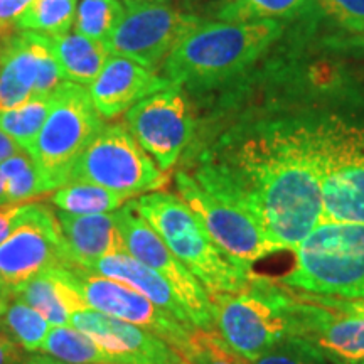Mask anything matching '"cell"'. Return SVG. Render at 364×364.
<instances>
[{
  "mask_svg": "<svg viewBox=\"0 0 364 364\" xmlns=\"http://www.w3.org/2000/svg\"><path fill=\"white\" fill-rule=\"evenodd\" d=\"M39 353L65 364L115 363L90 336L71 326H53Z\"/></svg>",
  "mask_w": 364,
  "mask_h": 364,
  "instance_id": "cb8c5ba5",
  "label": "cell"
},
{
  "mask_svg": "<svg viewBox=\"0 0 364 364\" xmlns=\"http://www.w3.org/2000/svg\"><path fill=\"white\" fill-rule=\"evenodd\" d=\"M51 327L53 326L38 311H34L22 300L12 297L11 294L2 299L0 332L7 334L22 351H41Z\"/></svg>",
  "mask_w": 364,
  "mask_h": 364,
  "instance_id": "603a6c76",
  "label": "cell"
},
{
  "mask_svg": "<svg viewBox=\"0 0 364 364\" xmlns=\"http://www.w3.org/2000/svg\"><path fill=\"white\" fill-rule=\"evenodd\" d=\"M349 46H354V48H359L364 51V33L351 36V38H349Z\"/></svg>",
  "mask_w": 364,
  "mask_h": 364,
  "instance_id": "60d3db41",
  "label": "cell"
},
{
  "mask_svg": "<svg viewBox=\"0 0 364 364\" xmlns=\"http://www.w3.org/2000/svg\"><path fill=\"white\" fill-rule=\"evenodd\" d=\"M21 206L22 204H7V206H0V243H2L12 231V228L17 221V216H19L21 213Z\"/></svg>",
  "mask_w": 364,
  "mask_h": 364,
  "instance_id": "d590c367",
  "label": "cell"
},
{
  "mask_svg": "<svg viewBox=\"0 0 364 364\" xmlns=\"http://www.w3.org/2000/svg\"><path fill=\"white\" fill-rule=\"evenodd\" d=\"M129 201L124 194L91 184V182H70L54 189L51 203L59 211L71 215H103L117 211Z\"/></svg>",
  "mask_w": 364,
  "mask_h": 364,
  "instance_id": "d4e9b609",
  "label": "cell"
},
{
  "mask_svg": "<svg viewBox=\"0 0 364 364\" xmlns=\"http://www.w3.org/2000/svg\"><path fill=\"white\" fill-rule=\"evenodd\" d=\"M290 292V338L300 339L332 364H356L364 359V316L339 311L312 300L307 294Z\"/></svg>",
  "mask_w": 364,
  "mask_h": 364,
  "instance_id": "9a60e30c",
  "label": "cell"
},
{
  "mask_svg": "<svg viewBox=\"0 0 364 364\" xmlns=\"http://www.w3.org/2000/svg\"><path fill=\"white\" fill-rule=\"evenodd\" d=\"M71 265L56 215L44 204H22L16 225L0 243V279L9 289L56 267Z\"/></svg>",
  "mask_w": 364,
  "mask_h": 364,
  "instance_id": "7c38bea8",
  "label": "cell"
},
{
  "mask_svg": "<svg viewBox=\"0 0 364 364\" xmlns=\"http://www.w3.org/2000/svg\"><path fill=\"white\" fill-rule=\"evenodd\" d=\"M34 0H0V44L16 34V21Z\"/></svg>",
  "mask_w": 364,
  "mask_h": 364,
  "instance_id": "836d02e7",
  "label": "cell"
},
{
  "mask_svg": "<svg viewBox=\"0 0 364 364\" xmlns=\"http://www.w3.org/2000/svg\"><path fill=\"white\" fill-rule=\"evenodd\" d=\"M309 0H228L218 12L226 22H252L292 17Z\"/></svg>",
  "mask_w": 364,
  "mask_h": 364,
  "instance_id": "f546056e",
  "label": "cell"
},
{
  "mask_svg": "<svg viewBox=\"0 0 364 364\" xmlns=\"http://www.w3.org/2000/svg\"><path fill=\"white\" fill-rule=\"evenodd\" d=\"M70 182H91L127 198L161 189L166 174L159 169L125 124L105 125L76 159L66 176Z\"/></svg>",
  "mask_w": 364,
  "mask_h": 364,
  "instance_id": "ba28073f",
  "label": "cell"
},
{
  "mask_svg": "<svg viewBox=\"0 0 364 364\" xmlns=\"http://www.w3.org/2000/svg\"><path fill=\"white\" fill-rule=\"evenodd\" d=\"M21 150H24V149H21V145L17 144L12 136H9L6 132L0 129V164H2L4 161H7L9 157L19 154Z\"/></svg>",
  "mask_w": 364,
  "mask_h": 364,
  "instance_id": "74e56055",
  "label": "cell"
},
{
  "mask_svg": "<svg viewBox=\"0 0 364 364\" xmlns=\"http://www.w3.org/2000/svg\"><path fill=\"white\" fill-rule=\"evenodd\" d=\"M132 2H164V4H167L169 0H124V4H132Z\"/></svg>",
  "mask_w": 364,
  "mask_h": 364,
  "instance_id": "7bdbcfd3",
  "label": "cell"
},
{
  "mask_svg": "<svg viewBox=\"0 0 364 364\" xmlns=\"http://www.w3.org/2000/svg\"><path fill=\"white\" fill-rule=\"evenodd\" d=\"M331 19L353 36L364 33V0H317Z\"/></svg>",
  "mask_w": 364,
  "mask_h": 364,
  "instance_id": "d6a6232c",
  "label": "cell"
},
{
  "mask_svg": "<svg viewBox=\"0 0 364 364\" xmlns=\"http://www.w3.org/2000/svg\"><path fill=\"white\" fill-rule=\"evenodd\" d=\"M282 33L275 19L201 22L172 49L162 76L179 88H213L253 65Z\"/></svg>",
  "mask_w": 364,
  "mask_h": 364,
  "instance_id": "7a4b0ae2",
  "label": "cell"
},
{
  "mask_svg": "<svg viewBox=\"0 0 364 364\" xmlns=\"http://www.w3.org/2000/svg\"><path fill=\"white\" fill-rule=\"evenodd\" d=\"M54 215L61 228L71 265L88 268L100 258L127 252L115 213L71 215L58 209Z\"/></svg>",
  "mask_w": 364,
  "mask_h": 364,
  "instance_id": "ac0fdd59",
  "label": "cell"
},
{
  "mask_svg": "<svg viewBox=\"0 0 364 364\" xmlns=\"http://www.w3.org/2000/svg\"><path fill=\"white\" fill-rule=\"evenodd\" d=\"M201 22L164 2L125 4L120 21L105 44L110 54L157 71L177 43Z\"/></svg>",
  "mask_w": 364,
  "mask_h": 364,
  "instance_id": "30bf717a",
  "label": "cell"
},
{
  "mask_svg": "<svg viewBox=\"0 0 364 364\" xmlns=\"http://www.w3.org/2000/svg\"><path fill=\"white\" fill-rule=\"evenodd\" d=\"M7 184L6 177H4L2 171H0V206H7Z\"/></svg>",
  "mask_w": 364,
  "mask_h": 364,
  "instance_id": "ab89813d",
  "label": "cell"
},
{
  "mask_svg": "<svg viewBox=\"0 0 364 364\" xmlns=\"http://www.w3.org/2000/svg\"><path fill=\"white\" fill-rule=\"evenodd\" d=\"M132 206L209 295L241 292L253 282L252 270L238 265L218 247L179 194L152 191L135 198Z\"/></svg>",
  "mask_w": 364,
  "mask_h": 364,
  "instance_id": "3957f363",
  "label": "cell"
},
{
  "mask_svg": "<svg viewBox=\"0 0 364 364\" xmlns=\"http://www.w3.org/2000/svg\"><path fill=\"white\" fill-rule=\"evenodd\" d=\"M115 218L127 253L157 272L174 289L196 329L215 331L213 304L206 289L182 265L156 230L135 211L132 201L118 208Z\"/></svg>",
  "mask_w": 364,
  "mask_h": 364,
  "instance_id": "4fadbf2b",
  "label": "cell"
},
{
  "mask_svg": "<svg viewBox=\"0 0 364 364\" xmlns=\"http://www.w3.org/2000/svg\"><path fill=\"white\" fill-rule=\"evenodd\" d=\"M61 273L93 311L142 327L169 343L177 353L188 344L193 327L184 326L132 287L91 273L78 265L61 267Z\"/></svg>",
  "mask_w": 364,
  "mask_h": 364,
  "instance_id": "8fae6325",
  "label": "cell"
},
{
  "mask_svg": "<svg viewBox=\"0 0 364 364\" xmlns=\"http://www.w3.org/2000/svg\"><path fill=\"white\" fill-rule=\"evenodd\" d=\"M169 364H188L186 361H179V363H169Z\"/></svg>",
  "mask_w": 364,
  "mask_h": 364,
  "instance_id": "ee69618b",
  "label": "cell"
},
{
  "mask_svg": "<svg viewBox=\"0 0 364 364\" xmlns=\"http://www.w3.org/2000/svg\"><path fill=\"white\" fill-rule=\"evenodd\" d=\"M245 208L282 252H294L321 223L322 196L312 129L270 124L235 135L193 176Z\"/></svg>",
  "mask_w": 364,
  "mask_h": 364,
  "instance_id": "6da1fadb",
  "label": "cell"
},
{
  "mask_svg": "<svg viewBox=\"0 0 364 364\" xmlns=\"http://www.w3.org/2000/svg\"><path fill=\"white\" fill-rule=\"evenodd\" d=\"M124 9L120 0H81L73 27L86 38L107 43Z\"/></svg>",
  "mask_w": 364,
  "mask_h": 364,
  "instance_id": "f1b7e54d",
  "label": "cell"
},
{
  "mask_svg": "<svg viewBox=\"0 0 364 364\" xmlns=\"http://www.w3.org/2000/svg\"><path fill=\"white\" fill-rule=\"evenodd\" d=\"M4 299H6V297H4ZM0 307H2V299H0Z\"/></svg>",
  "mask_w": 364,
  "mask_h": 364,
  "instance_id": "bcb514c9",
  "label": "cell"
},
{
  "mask_svg": "<svg viewBox=\"0 0 364 364\" xmlns=\"http://www.w3.org/2000/svg\"><path fill=\"white\" fill-rule=\"evenodd\" d=\"M250 364H332L312 346L295 338H287Z\"/></svg>",
  "mask_w": 364,
  "mask_h": 364,
  "instance_id": "1f68e13d",
  "label": "cell"
},
{
  "mask_svg": "<svg viewBox=\"0 0 364 364\" xmlns=\"http://www.w3.org/2000/svg\"><path fill=\"white\" fill-rule=\"evenodd\" d=\"M312 129L321 223H364V129L334 120Z\"/></svg>",
  "mask_w": 364,
  "mask_h": 364,
  "instance_id": "8992f818",
  "label": "cell"
},
{
  "mask_svg": "<svg viewBox=\"0 0 364 364\" xmlns=\"http://www.w3.org/2000/svg\"><path fill=\"white\" fill-rule=\"evenodd\" d=\"M85 270L107 277V279L122 282V284L132 287L136 292L142 294L144 297L152 300V302L161 307L162 311L174 316L177 321L182 322V324L196 329L193 322H191L188 311L182 306V302L179 297H177L174 289H172L157 272H154L152 268L144 265L142 262L135 260V258L127 252L113 253L108 255V257L100 258L98 262L91 263V265L88 268H85Z\"/></svg>",
  "mask_w": 364,
  "mask_h": 364,
  "instance_id": "ffe728a7",
  "label": "cell"
},
{
  "mask_svg": "<svg viewBox=\"0 0 364 364\" xmlns=\"http://www.w3.org/2000/svg\"><path fill=\"white\" fill-rule=\"evenodd\" d=\"M70 326L75 327L103 348L120 364H169L184 358L166 341L142 327L120 318L86 309L71 314Z\"/></svg>",
  "mask_w": 364,
  "mask_h": 364,
  "instance_id": "2e32d148",
  "label": "cell"
},
{
  "mask_svg": "<svg viewBox=\"0 0 364 364\" xmlns=\"http://www.w3.org/2000/svg\"><path fill=\"white\" fill-rule=\"evenodd\" d=\"M44 34L16 33L0 49V110L19 107L34 97Z\"/></svg>",
  "mask_w": 364,
  "mask_h": 364,
  "instance_id": "d6986e66",
  "label": "cell"
},
{
  "mask_svg": "<svg viewBox=\"0 0 364 364\" xmlns=\"http://www.w3.org/2000/svg\"><path fill=\"white\" fill-rule=\"evenodd\" d=\"M0 171L6 177L9 204L26 203L44 193H51V186L26 150L0 164Z\"/></svg>",
  "mask_w": 364,
  "mask_h": 364,
  "instance_id": "4316f807",
  "label": "cell"
},
{
  "mask_svg": "<svg viewBox=\"0 0 364 364\" xmlns=\"http://www.w3.org/2000/svg\"><path fill=\"white\" fill-rule=\"evenodd\" d=\"M312 300L318 304H324L327 307L339 309V311L354 312L364 316V299H338V297H324V295H312L307 294Z\"/></svg>",
  "mask_w": 364,
  "mask_h": 364,
  "instance_id": "e575fe53",
  "label": "cell"
},
{
  "mask_svg": "<svg viewBox=\"0 0 364 364\" xmlns=\"http://www.w3.org/2000/svg\"><path fill=\"white\" fill-rule=\"evenodd\" d=\"M49 107L51 97H33L19 107L0 110V129L29 152L48 118Z\"/></svg>",
  "mask_w": 364,
  "mask_h": 364,
  "instance_id": "83f0119b",
  "label": "cell"
},
{
  "mask_svg": "<svg viewBox=\"0 0 364 364\" xmlns=\"http://www.w3.org/2000/svg\"><path fill=\"white\" fill-rule=\"evenodd\" d=\"M176 189L218 247L238 265L252 270L253 263L282 252L247 209L203 188L191 174L177 172Z\"/></svg>",
  "mask_w": 364,
  "mask_h": 364,
  "instance_id": "9c48e42d",
  "label": "cell"
},
{
  "mask_svg": "<svg viewBox=\"0 0 364 364\" xmlns=\"http://www.w3.org/2000/svg\"><path fill=\"white\" fill-rule=\"evenodd\" d=\"M356 364H364V359H363V361H359V363H356Z\"/></svg>",
  "mask_w": 364,
  "mask_h": 364,
  "instance_id": "7dc6e473",
  "label": "cell"
},
{
  "mask_svg": "<svg viewBox=\"0 0 364 364\" xmlns=\"http://www.w3.org/2000/svg\"><path fill=\"white\" fill-rule=\"evenodd\" d=\"M22 349L7 334L0 332V364H19Z\"/></svg>",
  "mask_w": 364,
  "mask_h": 364,
  "instance_id": "8d00e7d4",
  "label": "cell"
},
{
  "mask_svg": "<svg viewBox=\"0 0 364 364\" xmlns=\"http://www.w3.org/2000/svg\"><path fill=\"white\" fill-rule=\"evenodd\" d=\"M215 331L231 351L252 363L290 338V292L253 279L236 294L209 295Z\"/></svg>",
  "mask_w": 364,
  "mask_h": 364,
  "instance_id": "5b68a950",
  "label": "cell"
},
{
  "mask_svg": "<svg viewBox=\"0 0 364 364\" xmlns=\"http://www.w3.org/2000/svg\"><path fill=\"white\" fill-rule=\"evenodd\" d=\"M9 294H11V289H9V287L6 285V282L0 279V299L7 297Z\"/></svg>",
  "mask_w": 364,
  "mask_h": 364,
  "instance_id": "b9f144b4",
  "label": "cell"
},
{
  "mask_svg": "<svg viewBox=\"0 0 364 364\" xmlns=\"http://www.w3.org/2000/svg\"><path fill=\"white\" fill-rule=\"evenodd\" d=\"M46 41L56 59L61 80L70 83L90 86L98 78L105 63L110 58L107 44L86 38L76 31L46 36Z\"/></svg>",
  "mask_w": 364,
  "mask_h": 364,
  "instance_id": "7402d4cb",
  "label": "cell"
},
{
  "mask_svg": "<svg viewBox=\"0 0 364 364\" xmlns=\"http://www.w3.org/2000/svg\"><path fill=\"white\" fill-rule=\"evenodd\" d=\"M0 49H2V44H0Z\"/></svg>",
  "mask_w": 364,
  "mask_h": 364,
  "instance_id": "c3c4849f",
  "label": "cell"
},
{
  "mask_svg": "<svg viewBox=\"0 0 364 364\" xmlns=\"http://www.w3.org/2000/svg\"><path fill=\"white\" fill-rule=\"evenodd\" d=\"M19 364H65V363H59L56 359L46 356V354H39V356L22 358Z\"/></svg>",
  "mask_w": 364,
  "mask_h": 364,
  "instance_id": "f35d334b",
  "label": "cell"
},
{
  "mask_svg": "<svg viewBox=\"0 0 364 364\" xmlns=\"http://www.w3.org/2000/svg\"><path fill=\"white\" fill-rule=\"evenodd\" d=\"M12 297L38 311L51 326H70L71 314L90 309L61 273V267L36 275L11 289Z\"/></svg>",
  "mask_w": 364,
  "mask_h": 364,
  "instance_id": "44dd1931",
  "label": "cell"
},
{
  "mask_svg": "<svg viewBox=\"0 0 364 364\" xmlns=\"http://www.w3.org/2000/svg\"><path fill=\"white\" fill-rule=\"evenodd\" d=\"M179 354L188 364H250L231 351L216 331L194 329Z\"/></svg>",
  "mask_w": 364,
  "mask_h": 364,
  "instance_id": "4dcf8cb0",
  "label": "cell"
},
{
  "mask_svg": "<svg viewBox=\"0 0 364 364\" xmlns=\"http://www.w3.org/2000/svg\"><path fill=\"white\" fill-rule=\"evenodd\" d=\"M282 284L297 292L364 299V223H318L294 250Z\"/></svg>",
  "mask_w": 364,
  "mask_h": 364,
  "instance_id": "277c9868",
  "label": "cell"
},
{
  "mask_svg": "<svg viewBox=\"0 0 364 364\" xmlns=\"http://www.w3.org/2000/svg\"><path fill=\"white\" fill-rule=\"evenodd\" d=\"M102 364H120V363H102Z\"/></svg>",
  "mask_w": 364,
  "mask_h": 364,
  "instance_id": "f6af8a7d",
  "label": "cell"
},
{
  "mask_svg": "<svg viewBox=\"0 0 364 364\" xmlns=\"http://www.w3.org/2000/svg\"><path fill=\"white\" fill-rule=\"evenodd\" d=\"M125 125L164 174L176 166L194 135L191 105L174 85L134 105L125 113Z\"/></svg>",
  "mask_w": 364,
  "mask_h": 364,
  "instance_id": "5bb4252c",
  "label": "cell"
},
{
  "mask_svg": "<svg viewBox=\"0 0 364 364\" xmlns=\"http://www.w3.org/2000/svg\"><path fill=\"white\" fill-rule=\"evenodd\" d=\"M167 86H171L169 80L157 71H150L129 58L110 54L88 90L103 120H112Z\"/></svg>",
  "mask_w": 364,
  "mask_h": 364,
  "instance_id": "e0dca14e",
  "label": "cell"
},
{
  "mask_svg": "<svg viewBox=\"0 0 364 364\" xmlns=\"http://www.w3.org/2000/svg\"><path fill=\"white\" fill-rule=\"evenodd\" d=\"M78 0H34L16 21V33L65 34L75 26Z\"/></svg>",
  "mask_w": 364,
  "mask_h": 364,
  "instance_id": "484cf974",
  "label": "cell"
},
{
  "mask_svg": "<svg viewBox=\"0 0 364 364\" xmlns=\"http://www.w3.org/2000/svg\"><path fill=\"white\" fill-rule=\"evenodd\" d=\"M105 127L86 86L63 81L51 95L48 118L29 154L53 189L66 184L76 159Z\"/></svg>",
  "mask_w": 364,
  "mask_h": 364,
  "instance_id": "52a82bcc",
  "label": "cell"
}]
</instances>
